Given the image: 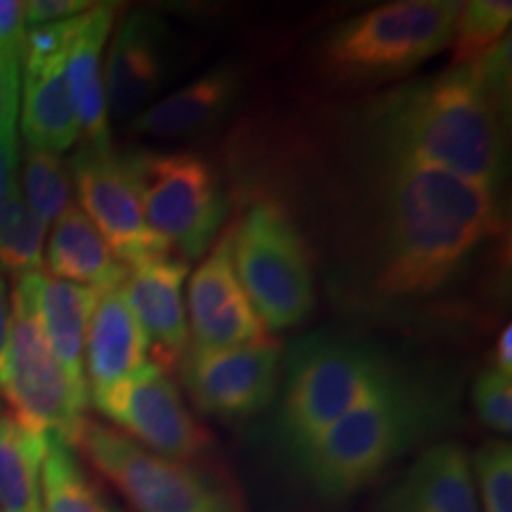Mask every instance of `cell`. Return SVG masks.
<instances>
[{
    "instance_id": "e575fe53",
    "label": "cell",
    "mask_w": 512,
    "mask_h": 512,
    "mask_svg": "<svg viewBox=\"0 0 512 512\" xmlns=\"http://www.w3.org/2000/svg\"><path fill=\"white\" fill-rule=\"evenodd\" d=\"M494 368H498L505 375H512V328L510 325H505L503 332L496 339Z\"/></svg>"
},
{
    "instance_id": "ffe728a7",
    "label": "cell",
    "mask_w": 512,
    "mask_h": 512,
    "mask_svg": "<svg viewBox=\"0 0 512 512\" xmlns=\"http://www.w3.org/2000/svg\"><path fill=\"white\" fill-rule=\"evenodd\" d=\"M242 91V72L233 64L209 69L188 86L178 88L133 117L140 136L176 140L190 138L226 117Z\"/></svg>"
},
{
    "instance_id": "d6a6232c",
    "label": "cell",
    "mask_w": 512,
    "mask_h": 512,
    "mask_svg": "<svg viewBox=\"0 0 512 512\" xmlns=\"http://www.w3.org/2000/svg\"><path fill=\"white\" fill-rule=\"evenodd\" d=\"M17 164H19L17 124H10L0 131V219H3L12 190H15V185L19 181Z\"/></svg>"
},
{
    "instance_id": "ba28073f",
    "label": "cell",
    "mask_w": 512,
    "mask_h": 512,
    "mask_svg": "<svg viewBox=\"0 0 512 512\" xmlns=\"http://www.w3.org/2000/svg\"><path fill=\"white\" fill-rule=\"evenodd\" d=\"M147 226L185 261L204 259L228 216L221 181L192 152L136 150L126 155Z\"/></svg>"
},
{
    "instance_id": "5b68a950",
    "label": "cell",
    "mask_w": 512,
    "mask_h": 512,
    "mask_svg": "<svg viewBox=\"0 0 512 512\" xmlns=\"http://www.w3.org/2000/svg\"><path fill=\"white\" fill-rule=\"evenodd\" d=\"M460 0H396L337 24L318 48V67L337 86L406 76L451 48Z\"/></svg>"
},
{
    "instance_id": "7a4b0ae2",
    "label": "cell",
    "mask_w": 512,
    "mask_h": 512,
    "mask_svg": "<svg viewBox=\"0 0 512 512\" xmlns=\"http://www.w3.org/2000/svg\"><path fill=\"white\" fill-rule=\"evenodd\" d=\"M510 41L389 93L368 121L370 155L401 157L501 190Z\"/></svg>"
},
{
    "instance_id": "484cf974",
    "label": "cell",
    "mask_w": 512,
    "mask_h": 512,
    "mask_svg": "<svg viewBox=\"0 0 512 512\" xmlns=\"http://www.w3.org/2000/svg\"><path fill=\"white\" fill-rule=\"evenodd\" d=\"M19 188H22L24 202L34 211L36 219L46 226L55 223L72 207V174L60 155H53V152L27 147Z\"/></svg>"
},
{
    "instance_id": "e0dca14e",
    "label": "cell",
    "mask_w": 512,
    "mask_h": 512,
    "mask_svg": "<svg viewBox=\"0 0 512 512\" xmlns=\"http://www.w3.org/2000/svg\"><path fill=\"white\" fill-rule=\"evenodd\" d=\"M117 8L119 5L114 3H98L76 17L64 57V76H67L83 145L91 147L112 145L102 55L112 36Z\"/></svg>"
},
{
    "instance_id": "836d02e7",
    "label": "cell",
    "mask_w": 512,
    "mask_h": 512,
    "mask_svg": "<svg viewBox=\"0 0 512 512\" xmlns=\"http://www.w3.org/2000/svg\"><path fill=\"white\" fill-rule=\"evenodd\" d=\"M10 332H12L10 290H8V283H5V278H3V275H0V380H3L5 368H8Z\"/></svg>"
},
{
    "instance_id": "8992f818",
    "label": "cell",
    "mask_w": 512,
    "mask_h": 512,
    "mask_svg": "<svg viewBox=\"0 0 512 512\" xmlns=\"http://www.w3.org/2000/svg\"><path fill=\"white\" fill-rule=\"evenodd\" d=\"M72 448H79L136 512H247L238 486L214 470L155 456L95 420H83Z\"/></svg>"
},
{
    "instance_id": "f546056e",
    "label": "cell",
    "mask_w": 512,
    "mask_h": 512,
    "mask_svg": "<svg viewBox=\"0 0 512 512\" xmlns=\"http://www.w3.org/2000/svg\"><path fill=\"white\" fill-rule=\"evenodd\" d=\"M27 34V3L0 0V55L22 57Z\"/></svg>"
},
{
    "instance_id": "d590c367",
    "label": "cell",
    "mask_w": 512,
    "mask_h": 512,
    "mask_svg": "<svg viewBox=\"0 0 512 512\" xmlns=\"http://www.w3.org/2000/svg\"><path fill=\"white\" fill-rule=\"evenodd\" d=\"M0 418H3V411H0Z\"/></svg>"
},
{
    "instance_id": "1f68e13d",
    "label": "cell",
    "mask_w": 512,
    "mask_h": 512,
    "mask_svg": "<svg viewBox=\"0 0 512 512\" xmlns=\"http://www.w3.org/2000/svg\"><path fill=\"white\" fill-rule=\"evenodd\" d=\"M93 3L86 0H29L27 3V27H50V24L69 22V19L91 10Z\"/></svg>"
},
{
    "instance_id": "9a60e30c",
    "label": "cell",
    "mask_w": 512,
    "mask_h": 512,
    "mask_svg": "<svg viewBox=\"0 0 512 512\" xmlns=\"http://www.w3.org/2000/svg\"><path fill=\"white\" fill-rule=\"evenodd\" d=\"M169 31L152 12H128L114 31L105 62L107 112L114 119L136 117L147 107L171 74Z\"/></svg>"
},
{
    "instance_id": "d6986e66",
    "label": "cell",
    "mask_w": 512,
    "mask_h": 512,
    "mask_svg": "<svg viewBox=\"0 0 512 512\" xmlns=\"http://www.w3.org/2000/svg\"><path fill=\"white\" fill-rule=\"evenodd\" d=\"M147 354H150V342L124 290L119 287L100 294L83 347L88 399L105 394L114 384L138 373L147 363Z\"/></svg>"
},
{
    "instance_id": "cb8c5ba5",
    "label": "cell",
    "mask_w": 512,
    "mask_h": 512,
    "mask_svg": "<svg viewBox=\"0 0 512 512\" xmlns=\"http://www.w3.org/2000/svg\"><path fill=\"white\" fill-rule=\"evenodd\" d=\"M41 494L43 512H121L83 470L74 448L57 437H48Z\"/></svg>"
},
{
    "instance_id": "d4e9b609",
    "label": "cell",
    "mask_w": 512,
    "mask_h": 512,
    "mask_svg": "<svg viewBox=\"0 0 512 512\" xmlns=\"http://www.w3.org/2000/svg\"><path fill=\"white\" fill-rule=\"evenodd\" d=\"M46 230V223L38 221L29 204L24 202L17 181L3 219H0V275L19 280L24 275L41 273Z\"/></svg>"
},
{
    "instance_id": "83f0119b",
    "label": "cell",
    "mask_w": 512,
    "mask_h": 512,
    "mask_svg": "<svg viewBox=\"0 0 512 512\" xmlns=\"http://www.w3.org/2000/svg\"><path fill=\"white\" fill-rule=\"evenodd\" d=\"M482 512H512V448L508 441H484L470 456Z\"/></svg>"
},
{
    "instance_id": "4fadbf2b",
    "label": "cell",
    "mask_w": 512,
    "mask_h": 512,
    "mask_svg": "<svg viewBox=\"0 0 512 512\" xmlns=\"http://www.w3.org/2000/svg\"><path fill=\"white\" fill-rule=\"evenodd\" d=\"M74 19L29 29L27 34L22 55L19 128L29 150L62 155L81 138L64 76V57Z\"/></svg>"
},
{
    "instance_id": "603a6c76",
    "label": "cell",
    "mask_w": 512,
    "mask_h": 512,
    "mask_svg": "<svg viewBox=\"0 0 512 512\" xmlns=\"http://www.w3.org/2000/svg\"><path fill=\"white\" fill-rule=\"evenodd\" d=\"M46 448L48 437L24 430L12 415L0 418V512H43Z\"/></svg>"
},
{
    "instance_id": "30bf717a",
    "label": "cell",
    "mask_w": 512,
    "mask_h": 512,
    "mask_svg": "<svg viewBox=\"0 0 512 512\" xmlns=\"http://www.w3.org/2000/svg\"><path fill=\"white\" fill-rule=\"evenodd\" d=\"M93 406L114 430L155 456L195 463L211 451V434L181 399L176 382L155 363L95 396Z\"/></svg>"
},
{
    "instance_id": "8fae6325",
    "label": "cell",
    "mask_w": 512,
    "mask_h": 512,
    "mask_svg": "<svg viewBox=\"0 0 512 512\" xmlns=\"http://www.w3.org/2000/svg\"><path fill=\"white\" fill-rule=\"evenodd\" d=\"M69 174L79 195V209L126 268L174 252L147 226L124 152L119 155L112 145H81L69 164Z\"/></svg>"
},
{
    "instance_id": "ac0fdd59",
    "label": "cell",
    "mask_w": 512,
    "mask_h": 512,
    "mask_svg": "<svg viewBox=\"0 0 512 512\" xmlns=\"http://www.w3.org/2000/svg\"><path fill=\"white\" fill-rule=\"evenodd\" d=\"M380 512H482L470 453L458 441L425 448L389 486Z\"/></svg>"
},
{
    "instance_id": "2e32d148",
    "label": "cell",
    "mask_w": 512,
    "mask_h": 512,
    "mask_svg": "<svg viewBox=\"0 0 512 512\" xmlns=\"http://www.w3.org/2000/svg\"><path fill=\"white\" fill-rule=\"evenodd\" d=\"M185 278L188 261L171 252L128 268V278L121 287L150 342V354L155 358L152 363L169 375L181 368L190 349L183 299Z\"/></svg>"
},
{
    "instance_id": "277c9868",
    "label": "cell",
    "mask_w": 512,
    "mask_h": 512,
    "mask_svg": "<svg viewBox=\"0 0 512 512\" xmlns=\"http://www.w3.org/2000/svg\"><path fill=\"white\" fill-rule=\"evenodd\" d=\"M401 375L392 356L370 342L330 332L304 337L285 363L278 411L285 448L297 458L358 403L380 394Z\"/></svg>"
},
{
    "instance_id": "5bb4252c",
    "label": "cell",
    "mask_w": 512,
    "mask_h": 512,
    "mask_svg": "<svg viewBox=\"0 0 512 512\" xmlns=\"http://www.w3.org/2000/svg\"><path fill=\"white\" fill-rule=\"evenodd\" d=\"M233 228L204 254L188 285L190 347L228 349L271 339L242 290L233 261Z\"/></svg>"
},
{
    "instance_id": "7402d4cb",
    "label": "cell",
    "mask_w": 512,
    "mask_h": 512,
    "mask_svg": "<svg viewBox=\"0 0 512 512\" xmlns=\"http://www.w3.org/2000/svg\"><path fill=\"white\" fill-rule=\"evenodd\" d=\"M43 264L53 278L91 287L100 294L119 290L128 278V268L112 254L91 219L74 204L53 223Z\"/></svg>"
},
{
    "instance_id": "9c48e42d",
    "label": "cell",
    "mask_w": 512,
    "mask_h": 512,
    "mask_svg": "<svg viewBox=\"0 0 512 512\" xmlns=\"http://www.w3.org/2000/svg\"><path fill=\"white\" fill-rule=\"evenodd\" d=\"M38 273L15 280L8 368L0 380V394L8 401L12 418L24 430L57 437L74 446L88 401L81 399L62 373L50 349L36 306Z\"/></svg>"
},
{
    "instance_id": "4316f807",
    "label": "cell",
    "mask_w": 512,
    "mask_h": 512,
    "mask_svg": "<svg viewBox=\"0 0 512 512\" xmlns=\"http://www.w3.org/2000/svg\"><path fill=\"white\" fill-rule=\"evenodd\" d=\"M512 19L510 0H472L463 5L453 34V64L484 55L508 34Z\"/></svg>"
},
{
    "instance_id": "44dd1931",
    "label": "cell",
    "mask_w": 512,
    "mask_h": 512,
    "mask_svg": "<svg viewBox=\"0 0 512 512\" xmlns=\"http://www.w3.org/2000/svg\"><path fill=\"white\" fill-rule=\"evenodd\" d=\"M100 292L91 287L57 280L48 273H38L36 306L46 332L50 349L60 363L62 373L81 399H88L86 373H83V347H86L88 325L98 306Z\"/></svg>"
},
{
    "instance_id": "f1b7e54d",
    "label": "cell",
    "mask_w": 512,
    "mask_h": 512,
    "mask_svg": "<svg viewBox=\"0 0 512 512\" xmlns=\"http://www.w3.org/2000/svg\"><path fill=\"white\" fill-rule=\"evenodd\" d=\"M472 406L484 427L508 437L512 432V375L494 366L482 370L472 384Z\"/></svg>"
},
{
    "instance_id": "52a82bcc",
    "label": "cell",
    "mask_w": 512,
    "mask_h": 512,
    "mask_svg": "<svg viewBox=\"0 0 512 512\" xmlns=\"http://www.w3.org/2000/svg\"><path fill=\"white\" fill-rule=\"evenodd\" d=\"M233 261L266 330L297 328L311 316L316 294L309 245L283 204L266 200L247 211L233 228Z\"/></svg>"
},
{
    "instance_id": "3957f363",
    "label": "cell",
    "mask_w": 512,
    "mask_h": 512,
    "mask_svg": "<svg viewBox=\"0 0 512 512\" xmlns=\"http://www.w3.org/2000/svg\"><path fill=\"white\" fill-rule=\"evenodd\" d=\"M448 411L441 389L403 373L380 394L358 403L294 460L318 496L344 501L432 439L446 425Z\"/></svg>"
},
{
    "instance_id": "4dcf8cb0",
    "label": "cell",
    "mask_w": 512,
    "mask_h": 512,
    "mask_svg": "<svg viewBox=\"0 0 512 512\" xmlns=\"http://www.w3.org/2000/svg\"><path fill=\"white\" fill-rule=\"evenodd\" d=\"M22 95V57L0 55V131L17 124Z\"/></svg>"
},
{
    "instance_id": "7c38bea8",
    "label": "cell",
    "mask_w": 512,
    "mask_h": 512,
    "mask_svg": "<svg viewBox=\"0 0 512 512\" xmlns=\"http://www.w3.org/2000/svg\"><path fill=\"white\" fill-rule=\"evenodd\" d=\"M178 370L202 413L221 420H245L266 411L275 399L280 344L266 339L228 349L190 347Z\"/></svg>"
},
{
    "instance_id": "6da1fadb",
    "label": "cell",
    "mask_w": 512,
    "mask_h": 512,
    "mask_svg": "<svg viewBox=\"0 0 512 512\" xmlns=\"http://www.w3.org/2000/svg\"><path fill=\"white\" fill-rule=\"evenodd\" d=\"M370 162V285L387 299L444 290L501 230V190L411 159L370 155Z\"/></svg>"
}]
</instances>
